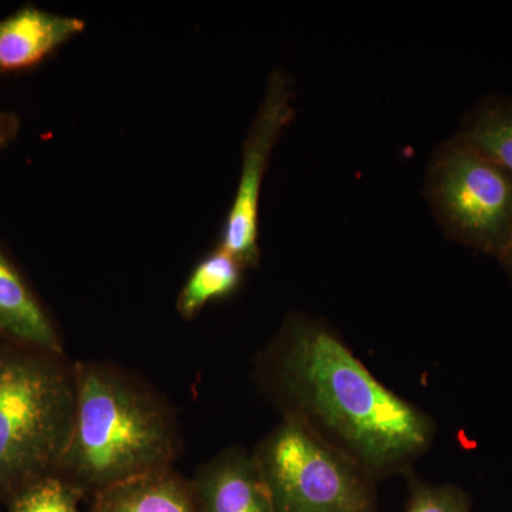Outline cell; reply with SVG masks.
Instances as JSON below:
<instances>
[{"label": "cell", "instance_id": "1", "mask_svg": "<svg viewBox=\"0 0 512 512\" xmlns=\"http://www.w3.org/2000/svg\"><path fill=\"white\" fill-rule=\"evenodd\" d=\"M259 375L284 420L375 481L406 473L433 443L429 414L387 389L323 320L289 316Z\"/></svg>", "mask_w": 512, "mask_h": 512}, {"label": "cell", "instance_id": "2", "mask_svg": "<svg viewBox=\"0 0 512 512\" xmlns=\"http://www.w3.org/2000/svg\"><path fill=\"white\" fill-rule=\"evenodd\" d=\"M76 406L57 474L84 494L171 467L173 420L153 394L96 363L73 367Z\"/></svg>", "mask_w": 512, "mask_h": 512}, {"label": "cell", "instance_id": "3", "mask_svg": "<svg viewBox=\"0 0 512 512\" xmlns=\"http://www.w3.org/2000/svg\"><path fill=\"white\" fill-rule=\"evenodd\" d=\"M60 355H0V501L57 474L72 434L76 383Z\"/></svg>", "mask_w": 512, "mask_h": 512}, {"label": "cell", "instance_id": "4", "mask_svg": "<svg viewBox=\"0 0 512 512\" xmlns=\"http://www.w3.org/2000/svg\"><path fill=\"white\" fill-rule=\"evenodd\" d=\"M423 195L444 234L498 261L512 237V175L458 134L431 154Z\"/></svg>", "mask_w": 512, "mask_h": 512}, {"label": "cell", "instance_id": "5", "mask_svg": "<svg viewBox=\"0 0 512 512\" xmlns=\"http://www.w3.org/2000/svg\"><path fill=\"white\" fill-rule=\"evenodd\" d=\"M252 456L275 512H377L376 481L293 421Z\"/></svg>", "mask_w": 512, "mask_h": 512}, {"label": "cell", "instance_id": "6", "mask_svg": "<svg viewBox=\"0 0 512 512\" xmlns=\"http://www.w3.org/2000/svg\"><path fill=\"white\" fill-rule=\"evenodd\" d=\"M293 87L288 74L275 70L269 76L261 107L245 140L237 194L229 208L220 248L245 268L259 265V200L272 151L293 119Z\"/></svg>", "mask_w": 512, "mask_h": 512}, {"label": "cell", "instance_id": "7", "mask_svg": "<svg viewBox=\"0 0 512 512\" xmlns=\"http://www.w3.org/2000/svg\"><path fill=\"white\" fill-rule=\"evenodd\" d=\"M192 487L200 512H275L254 456L242 450L212 460Z\"/></svg>", "mask_w": 512, "mask_h": 512}, {"label": "cell", "instance_id": "8", "mask_svg": "<svg viewBox=\"0 0 512 512\" xmlns=\"http://www.w3.org/2000/svg\"><path fill=\"white\" fill-rule=\"evenodd\" d=\"M82 19L26 6L0 22V72L28 69L84 30Z\"/></svg>", "mask_w": 512, "mask_h": 512}, {"label": "cell", "instance_id": "9", "mask_svg": "<svg viewBox=\"0 0 512 512\" xmlns=\"http://www.w3.org/2000/svg\"><path fill=\"white\" fill-rule=\"evenodd\" d=\"M89 512H200L192 483L171 467L151 471L93 494Z\"/></svg>", "mask_w": 512, "mask_h": 512}, {"label": "cell", "instance_id": "10", "mask_svg": "<svg viewBox=\"0 0 512 512\" xmlns=\"http://www.w3.org/2000/svg\"><path fill=\"white\" fill-rule=\"evenodd\" d=\"M0 335L32 349L62 356L52 322L19 272L0 252Z\"/></svg>", "mask_w": 512, "mask_h": 512}, {"label": "cell", "instance_id": "11", "mask_svg": "<svg viewBox=\"0 0 512 512\" xmlns=\"http://www.w3.org/2000/svg\"><path fill=\"white\" fill-rule=\"evenodd\" d=\"M458 136L512 175V99L485 97L461 121Z\"/></svg>", "mask_w": 512, "mask_h": 512}, {"label": "cell", "instance_id": "12", "mask_svg": "<svg viewBox=\"0 0 512 512\" xmlns=\"http://www.w3.org/2000/svg\"><path fill=\"white\" fill-rule=\"evenodd\" d=\"M245 266L222 248L215 249L195 266L178 298L177 308L184 318H194L207 303L237 292Z\"/></svg>", "mask_w": 512, "mask_h": 512}, {"label": "cell", "instance_id": "13", "mask_svg": "<svg viewBox=\"0 0 512 512\" xmlns=\"http://www.w3.org/2000/svg\"><path fill=\"white\" fill-rule=\"evenodd\" d=\"M82 490L59 474L39 478L9 498V512H80Z\"/></svg>", "mask_w": 512, "mask_h": 512}, {"label": "cell", "instance_id": "14", "mask_svg": "<svg viewBox=\"0 0 512 512\" xmlns=\"http://www.w3.org/2000/svg\"><path fill=\"white\" fill-rule=\"evenodd\" d=\"M470 498L456 485L413 484L406 512H470Z\"/></svg>", "mask_w": 512, "mask_h": 512}, {"label": "cell", "instance_id": "15", "mask_svg": "<svg viewBox=\"0 0 512 512\" xmlns=\"http://www.w3.org/2000/svg\"><path fill=\"white\" fill-rule=\"evenodd\" d=\"M19 130V119L12 113L0 111V148L6 146Z\"/></svg>", "mask_w": 512, "mask_h": 512}, {"label": "cell", "instance_id": "16", "mask_svg": "<svg viewBox=\"0 0 512 512\" xmlns=\"http://www.w3.org/2000/svg\"><path fill=\"white\" fill-rule=\"evenodd\" d=\"M498 262H500L504 271L507 272L508 276L512 279V237L510 242H508L507 248L504 249L503 254L498 258Z\"/></svg>", "mask_w": 512, "mask_h": 512}]
</instances>
